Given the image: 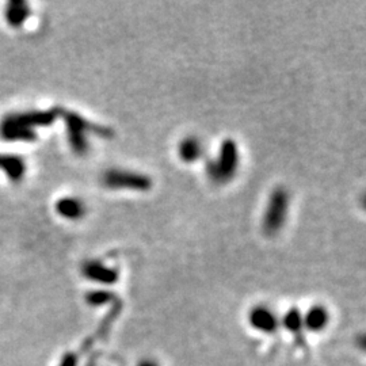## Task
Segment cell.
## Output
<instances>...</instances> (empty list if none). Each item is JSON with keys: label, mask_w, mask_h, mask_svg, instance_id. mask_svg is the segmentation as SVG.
I'll use <instances>...</instances> for the list:
<instances>
[{"label": "cell", "mask_w": 366, "mask_h": 366, "mask_svg": "<svg viewBox=\"0 0 366 366\" xmlns=\"http://www.w3.org/2000/svg\"><path fill=\"white\" fill-rule=\"evenodd\" d=\"M178 156L182 162L191 164L200 161L205 152L203 142L196 136H187L178 144Z\"/></svg>", "instance_id": "7"}, {"label": "cell", "mask_w": 366, "mask_h": 366, "mask_svg": "<svg viewBox=\"0 0 366 366\" xmlns=\"http://www.w3.org/2000/svg\"><path fill=\"white\" fill-rule=\"evenodd\" d=\"M60 216L68 220H78L84 215L86 209L78 198H62L56 206Z\"/></svg>", "instance_id": "9"}, {"label": "cell", "mask_w": 366, "mask_h": 366, "mask_svg": "<svg viewBox=\"0 0 366 366\" xmlns=\"http://www.w3.org/2000/svg\"><path fill=\"white\" fill-rule=\"evenodd\" d=\"M250 323L255 330L270 334L277 330L278 319L270 308H267L264 305H259V306H255L250 312Z\"/></svg>", "instance_id": "6"}, {"label": "cell", "mask_w": 366, "mask_h": 366, "mask_svg": "<svg viewBox=\"0 0 366 366\" xmlns=\"http://www.w3.org/2000/svg\"><path fill=\"white\" fill-rule=\"evenodd\" d=\"M139 366H159L156 362H154V361H142L139 364Z\"/></svg>", "instance_id": "12"}, {"label": "cell", "mask_w": 366, "mask_h": 366, "mask_svg": "<svg viewBox=\"0 0 366 366\" xmlns=\"http://www.w3.org/2000/svg\"><path fill=\"white\" fill-rule=\"evenodd\" d=\"M285 328L289 330L290 332H300L301 328L304 327L303 323V315L297 308H290L286 313H285L284 319H283Z\"/></svg>", "instance_id": "10"}, {"label": "cell", "mask_w": 366, "mask_h": 366, "mask_svg": "<svg viewBox=\"0 0 366 366\" xmlns=\"http://www.w3.org/2000/svg\"><path fill=\"white\" fill-rule=\"evenodd\" d=\"M83 274L95 283L106 285L114 284L120 277L117 269L102 264L100 261L86 262L83 266Z\"/></svg>", "instance_id": "5"}, {"label": "cell", "mask_w": 366, "mask_h": 366, "mask_svg": "<svg viewBox=\"0 0 366 366\" xmlns=\"http://www.w3.org/2000/svg\"><path fill=\"white\" fill-rule=\"evenodd\" d=\"M114 299V294L107 290H97L88 294V303L93 305H104Z\"/></svg>", "instance_id": "11"}, {"label": "cell", "mask_w": 366, "mask_h": 366, "mask_svg": "<svg viewBox=\"0 0 366 366\" xmlns=\"http://www.w3.org/2000/svg\"><path fill=\"white\" fill-rule=\"evenodd\" d=\"M67 126H68V135H69V142L74 148V151L76 154H86L87 152V148H88V142L86 139V133L88 130H93V132H97L100 133L101 136H110L111 135V130L106 129V128H101V126H97V125H91L90 122L86 121L84 118L79 117L78 114H74V113H69L67 117Z\"/></svg>", "instance_id": "4"}, {"label": "cell", "mask_w": 366, "mask_h": 366, "mask_svg": "<svg viewBox=\"0 0 366 366\" xmlns=\"http://www.w3.org/2000/svg\"><path fill=\"white\" fill-rule=\"evenodd\" d=\"M102 184L111 190L148 191L152 187V179L142 172L122 170V168H111L103 172Z\"/></svg>", "instance_id": "3"}, {"label": "cell", "mask_w": 366, "mask_h": 366, "mask_svg": "<svg viewBox=\"0 0 366 366\" xmlns=\"http://www.w3.org/2000/svg\"><path fill=\"white\" fill-rule=\"evenodd\" d=\"M328 320H330L328 311L322 305L312 306L303 316L305 328H308L309 331H313V332L322 331L323 328H325Z\"/></svg>", "instance_id": "8"}, {"label": "cell", "mask_w": 366, "mask_h": 366, "mask_svg": "<svg viewBox=\"0 0 366 366\" xmlns=\"http://www.w3.org/2000/svg\"><path fill=\"white\" fill-rule=\"evenodd\" d=\"M287 209L289 193L285 187L278 186L271 191L264 209L262 229L266 236H274L283 229L287 216Z\"/></svg>", "instance_id": "2"}, {"label": "cell", "mask_w": 366, "mask_h": 366, "mask_svg": "<svg viewBox=\"0 0 366 366\" xmlns=\"http://www.w3.org/2000/svg\"><path fill=\"white\" fill-rule=\"evenodd\" d=\"M239 168V147L235 140L225 139L220 145L217 158L206 163L205 172L208 179L215 184L228 183Z\"/></svg>", "instance_id": "1"}]
</instances>
